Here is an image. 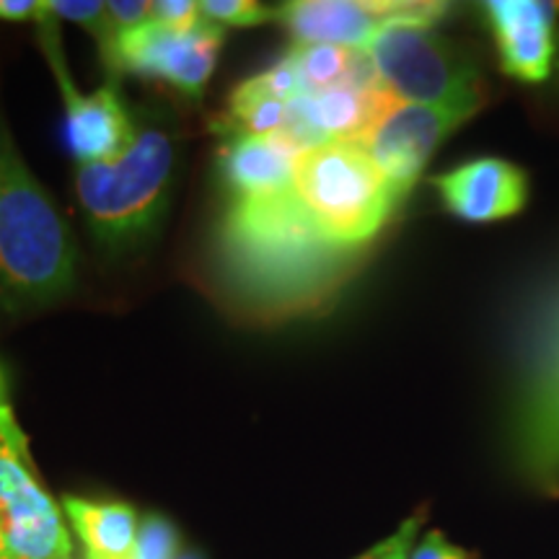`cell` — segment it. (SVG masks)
Listing matches in <instances>:
<instances>
[{
    "label": "cell",
    "mask_w": 559,
    "mask_h": 559,
    "mask_svg": "<svg viewBox=\"0 0 559 559\" xmlns=\"http://www.w3.org/2000/svg\"><path fill=\"white\" fill-rule=\"evenodd\" d=\"M153 21L166 26V29L190 32L205 19H202L200 3H194V0H156L153 3Z\"/></svg>",
    "instance_id": "24"
},
{
    "label": "cell",
    "mask_w": 559,
    "mask_h": 559,
    "mask_svg": "<svg viewBox=\"0 0 559 559\" xmlns=\"http://www.w3.org/2000/svg\"><path fill=\"white\" fill-rule=\"evenodd\" d=\"M179 531L169 519L151 513L140 521L132 559H177L181 555Z\"/></svg>",
    "instance_id": "20"
},
{
    "label": "cell",
    "mask_w": 559,
    "mask_h": 559,
    "mask_svg": "<svg viewBox=\"0 0 559 559\" xmlns=\"http://www.w3.org/2000/svg\"><path fill=\"white\" fill-rule=\"evenodd\" d=\"M290 60L298 70L304 94L342 86V83H379L373 66L362 50L337 45H293Z\"/></svg>",
    "instance_id": "17"
},
{
    "label": "cell",
    "mask_w": 559,
    "mask_h": 559,
    "mask_svg": "<svg viewBox=\"0 0 559 559\" xmlns=\"http://www.w3.org/2000/svg\"><path fill=\"white\" fill-rule=\"evenodd\" d=\"M45 13V0H0V19L5 21H41Z\"/></svg>",
    "instance_id": "27"
},
{
    "label": "cell",
    "mask_w": 559,
    "mask_h": 559,
    "mask_svg": "<svg viewBox=\"0 0 559 559\" xmlns=\"http://www.w3.org/2000/svg\"><path fill=\"white\" fill-rule=\"evenodd\" d=\"M39 32L47 58H50L55 75H58L62 99H66V143L70 153L81 164L117 158L130 148V143L138 135L117 88L107 83V86L96 88L94 94H81L68 79V68L60 55L58 24H55L50 11L39 21Z\"/></svg>",
    "instance_id": "11"
},
{
    "label": "cell",
    "mask_w": 559,
    "mask_h": 559,
    "mask_svg": "<svg viewBox=\"0 0 559 559\" xmlns=\"http://www.w3.org/2000/svg\"><path fill=\"white\" fill-rule=\"evenodd\" d=\"M445 3H391V0H296L275 16L288 26L296 45H337L366 50L376 34L394 24L432 26Z\"/></svg>",
    "instance_id": "10"
},
{
    "label": "cell",
    "mask_w": 559,
    "mask_h": 559,
    "mask_svg": "<svg viewBox=\"0 0 559 559\" xmlns=\"http://www.w3.org/2000/svg\"><path fill=\"white\" fill-rule=\"evenodd\" d=\"M107 13L115 32L120 34L153 21V3H145V0H111V3H107Z\"/></svg>",
    "instance_id": "25"
},
{
    "label": "cell",
    "mask_w": 559,
    "mask_h": 559,
    "mask_svg": "<svg viewBox=\"0 0 559 559\" xmlns=\"http://www.w3.org/2000/svg\"><path fill=\"white\" fill-rule=\"evenodd\" d=\"M300 151L283 132L277 135H236L226 132L221 169L234 200H264L293 192Z\"/></svg>",
    "instance_id": "15"
},
{
    "label": "cell",
    "mask_w": 559,
    "mask_h": 559,
    "mask_svg": "<svg viewBox=\"0 0 559 559\" xmlns=\"http://www.w3.org/2000/svg\"><path fill=\"white\" fill-rule=\"evenodd\" d=\"M202 19L226 26H257L267 21L272 13L254 0H202Z\"/></svg>",
    "instance_id": "21"
},
{
    "label": "cell",
    "mask_w": 559,
    "mask_h": 559,
    "mask_svg": "<svg viewBox=\"0 0 559 559\" xmlns=\"http://www.w3.org/2000/svg\"><path fill=\"white\" fill-rule=\"evenodd\" d=\"M515 472L542 495H559V298L544 313L515 400Z\"/></svg>",
    "instance_id": "7"
},
{
    "label": "cell",
    "mask_w": 559,
    "mask_h": 559,
    "mask_svg": "<svg viewBox=\"0 0 559 559\" xmlns=\"http://www.w3.org/2000/svg\"><path fill=\"white\" fill-rule=\"evenodd\" d=\"M257 83L267 91L270 96H275V99L290 104L293 99H298V96H304V88H300V79H298V70L293 66L290 55L285 60H280L277 66H272L270 70H264V73L254 75Z\"/></svg>",
    "instance_id": "23"
},
{
    "label": "cell",
    "mask_w": 559,
    "mask_h": 559,
    "mask_svg": "<svg viewBox=\"0 0 559 559\" xmlns=\"http://www.w3.org/2000/svg\"><path fill=\"white\" fill-rule=\"evenodd\" d=\"M223 45V26L202 21L190 32H174L148 21L138 29L120 32L102 52L115 73L164 79L187 96H202Z\"/></svg>",
    "instance_id": "8"
},
{
    "label": "cell",
    "mask_w": 559,
    "mask_h": 559,
    "mask_svg": "<svg viewBox=\"0 0 559 559\" xmlns=\"http://www.w3.org/2000/svg\"><path fill=\"white\" fill-rule=\"evenodd\" d=\"M177 559H205V557H202L198 549H185V551H181V555H179Z\"/></svg>",
    "instance_id": "28"
},
{
    "label": "cell",
    "mask_w": 559,
    "mask_h": 559,
    "mask_svg": "<svg viewBox=\"0 0 559 559\" xmlns=\"http://www.w3.org/2000/svg\"><path fill=\"white\" fill-rule=\"evenodd\" d=\"M355 249L319 234L296 190L264 200H234L221 223L218 272L247 309L283 317L330 298L345 280Z\"/></svg>",
    "instance_id": "1"
},
{
    "label": "cell",
    "mask_w": 559,
    "mask_h": 559,
    "mask_svg": "<svg viewBox=\"0 0 559 559\" xmlns=\"http://www.w3.org/2000/svg\"><path fill=\"white\" fill-rule=\"evenodd\" d=\"M288 117V104L275 99L264 91L257 79L243 81L230 96V111L223 132H236V135H277L285 128Z\"/></svg>",
    "instance_id": "18"
},
{
    "label": "cell",
    "mask_w": 559,
    "mask_h": 559,
    "mask_svg": "<svg viewBox=\"0 0 559 559\" xmlns=\"http://www.w3.org/2000/svg\"><path fill=\"white\" fill-rule=\"evenodd\" d=\"M75 249L50 194L0 140V304L29 311L73 285Z\"/></svg>",
    "instance_id": "2"
},
{
    "label": "cell",
    "mask_w": 559,
    "mask_h": 559,
    "mask_svg": "<svg viewBox=\"0 0 559 559\" xmlns=\"http://www.w3.org/2000/svg\"><path fill=\"white\" fill-rule=\"evenodd\" d=\"M171 164L174 145L160 130L138 132L117 158L81 164L75 185L94 234L107 243H128L151 230L169 190Z\"/></svg>",
    "instance_id": "4"
},
{
    "label": "cell",
    "mask_w": 559,
    "mask_h": 559,
    "mask_svg": "<svg viewBox=\"0 0 559 559\" xmlns=\"http://www.w3.org/2000/svg\"><path fill=\"white\" fill-rule=\"evenodd\" d=\"M472 115L477 111L394 102L358 143L386 179L394 200L400 202L419 179L438 145Z\"/></svg>",
    "instance_id": "9"
},
{
    "label": "cell",
    "mask_w": 559,
    "mask_h": 559,
    "mask_svg": "<svg viewBox=\"0 0 559 559\" xmlns=\"http://www.w3.org/2000/svg\"><path fill=\"white\" fill-rule=\"evenodd\" d=\"M47 11L52 13L55 19H68L81 24L83 29H88L99 39L102 52L115 41L117 32L111 26L107 3H99V0H47Z\"/></svg>",
    "instance_id": "19"
},
{
    "label": "cell",
    "mask_w": 559,
    "mask_h": 559,
    "mask_svg": "<svg viewBox=\"0 0 559 559\" xmlns=\"http://www.w3.org/2000/svg\"><path fill=\"white\" fill-rule=\"evenodd\" d=\"M409 559H472V555L445 539L440 531H428V534L415 544Z\"/></svg>",
    "instance_id": "26"
},
{
    "label": "cell",
    "mask_w": 559,
    "mask_h": 559,
    "mask_svg": "<svg viewBox=\"0 0 559 559\" xmlns=\"http://www.w3.org/2000/svg\"><path fill=\"white\" fill-rule=\"evenodd\" d=\"M0 559H75L66 519L39 479L0 366Z\"/></svg>",
    "instance_id": "6"
},
{
    "label": "cell",
    "mask_w": 559,
    "mask_h": 559,
    "mask_svg": "<svg viewBox=\"0 0 559 559\" xmlns=\"http://www.w3.org/2000/svg\"><path fill=\"white\" fill-rule=\"evenodd\" d=\"M70 523L86 549V559H130L138 542V515L128 502L86 500L68 495L62 500Z\"/></svg>",
    "instance_id": "16"
},
{
    "label": "cell",
    "mask_w": 559,
    "mask_h": 559,
    "mask_svg": "<svg viewBox=\"0 0 559 559\" xmlns=\"http://www.w3.org/2000/svg\"><path fill=\"white\" fill-rule=\"evenodd\" d=\"M396 99L381 83H342V86L304 94L288 104L283 135L300 151L321 143H342L366 135L370 124Z\"/></svg>",
    "instance_id": "12"
},
{
    "label": "cell",
    "mask_w": 559,
    "mask_h": 559,
    "mask_svg": "<svg viewBox=\"0 0 559 559\" xmlns=\"http://www.w3.org/2000/svg\"><path fill=\"white\" fill-rule=\"evenodd\" d=\"M293 190L319 234L342 249L373 239L396 205L386 179L355 140L300 153Z\"/></svg>",
    "instance_id": "3"
},
{
    "label": "cell",
    "mask_w": 559,
    "mask_h": 559,
    "mask_svg": "<svg viewBox=\"0 0 559 559\" xmlns=\"http://www.w3.org/2000/svg\"><path fill=\"white\" fill-rule=\"evenodd\" d=\"M423 521L425 513L409 515L394 534L386 536V539L376 544V547H370L368 551H362L358 559H409L412 549H415L419 528H423Z\"/></svg>",
    "instance_id": "22"
},
{
    "label": "cell",
    "mask_w": 559,
    "mask_h": 559,
    "mask_svg": "<svg viewBox=\"0 0 559 559\" xmlns=\"http://www.w3.org/2000/svg\"><path fill=\"white\" fill-rule=\"evenodd\" d=\"M383 88L404 104L479 111L485 83L474 60L449 37L425 24H394L366 47Z\"/></svg>",
    "instance_id": "5"
},
{
    "label": "cell",
    "mask_w": 559,
    "mask_h": 559,
    "mask_svg": "<svg viewBox=\"0 0 559 559\" xmlns=\"http://www.w3.org/2000/svg\"><path fill=\"white\" fill-rule=\"evenodd\" d=\"M449 213L469 223H492L519 215L528 202V179L506 158H477L432 179Z\"/></svg>",
    "instance_id": "13"
},
{
    "label": "cell",
    "mask_w": 559,
    "mask_h": 559,
    "mask_svg": "<svg viewBox=\"0 0 559 559\" xmlns=\"http://www.w3.org/2000/svg\"><path fill=\"white\" fill-rule=\"evenodd\" d=\"M502 70L526 83L547 81L555 66V11L536 0H489L485 5Z\"/></svg>",
    "instance_id": "14"
}]
</instances>
